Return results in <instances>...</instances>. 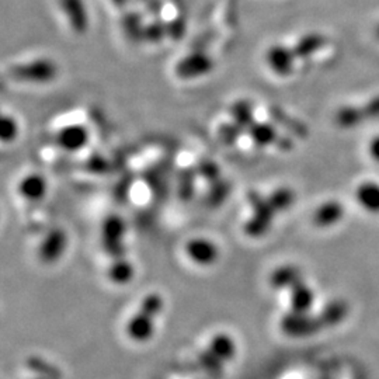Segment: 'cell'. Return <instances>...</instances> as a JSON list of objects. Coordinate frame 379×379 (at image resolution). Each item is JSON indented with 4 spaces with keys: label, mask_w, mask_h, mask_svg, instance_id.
Segmentation results:
<instances>
[{
    "label": "cell",
    "mask_w": 379,
    "mask_h": 379,
    "mask_svg": "<svg viewBox=\"0 0 379 379\" xmlns=\"http://www.w3.org/2000/svg\"><path fill=\"white\" fill-rule=\"evenodd\" d=\"M326 42H328V39L325 35H322L319 32H309V34L301 37L297 41V44L293 46V49H294L297 59H307L311 55L321 51L326 45Z\"/></svg>",
    "instance_id": "16"
},
{
    "label": "cell",
    "mask_w": 379,
    "mask_h": 379,
    "mask_svg": "<svg viewBox=\"0 0 379 379\" xmlns=\"http://www.w3.org/2000/svg\"><path fill=\"white\" fill-rule=\"evenodd\" d=\"M288 291H290L291 312L309 314V311L312 309L314 302H315V293L305 283V280H301L294 287H291Z\"/></svg>",
    "instance_id": "11"
},
{
    "label": "cell",
    "mask_w": 379,
    "mask_h": 379,
    "mask_svg": "<svg viewBox=\"0 0 379 379\" xmlns=\"http://www.w3.org/2000/svg\"><path fill=\"white\" fill-rule=\"evenodd\" d=\"M250 205L253 210V217L246 222V233L252 238H260L270 229L278 211L270 198H263L256 194L250 195Z\"/></svg>",
    "instance_id": "4"
},
{
    "label": "cell",
    "mask_w": 379,
    "mask_h": 379,
    "mask_svg": "<svg viewBox=\"0 0 379 379\" xmlns=\"http://www.w3.org/2000/svg\"><path fill=\"white\" fill-rule=\"evenodd\" d=\"M18 194L28 201L41 200L46 194L45 179L37 173L25 176L18 184Z\"/></svg>",
    "instance_id": "15"
},
{
    "label": "cell",
    "mask_w": 379,
    "mask_h": 379,
    "mask_svg": "<svg viewBox=\"0 0 379 379\" xmlns=\"http://www.w3.org/2000/svg\"><path fill=\"white\" fill-rule=\"evenodd\" d=\"M63 249H65V235L62 232L56 231L48 236L46 242H44V245L39 250V255H41L42 260L52 262L56 257H59V255L63 252Z\"/></svg>",
    "instance_id": "21"
},
{
    "label": "cell",
    "mask_w": 379,
    "mask_h": 379,
    "mask_svg": "<svg viewBox=\"0 0 379 379\" xmlns=\"http://www.w3.org/2000/svg\"><path fill=\"white\" fill-rule=\"evenodd\" d=\"M122 23H124V25H125V30H127V32L129 34V35H132V37H135V38H138V39H143V25L141 24L142 21H141V17L135 13H132V14H129V15H127L124 20H122Z\"/></svg>",
    "instance_id": "25"
},
{
    "label": "cell",
    "mask_w": 379,
    "mask_h": 379,
    "mask_svg": "<svg viewBox=\"0 0 379 379\" xmlns=\"http://www.w3.org/2000/svg\"><path fill=\"white\" fill-rule=\"evenodd\" d=\"M184 250L187 257L193 263L203 267L212 266L219 257L218 246L211 239L207 238H195L188 240Z\"/></svg>",
    "instance_id": "7"
},
{
    "label": "cell",
    "mask_w": 379,
    "mask_h": 379,
    "mask_svg": "<svg viewBox=\"0 0 379 379\" xmlns=\"http://www.w3.org/2000/svg\"><path fill=\"white\" fill-rule=\"evenodd\" d=\"M18 136V122L13 115L3 114L0 125V138L3 143H10Z\"/></svg>",
    "instance_id": "22"
},
{
    "label": "cell",
    "mask_w": 379,
    "mask_h": 379,
    "mask_svg": "<svg viewBox=\"0 0 379 379\" xmlns=\"http://www.w3.org/2000/svg\"><path fill=\"white\" fill-rule=\"evenodd\" d=\"M323 328L319 316L309 314L290 312L281 319V329L291 338H308L318 333Z\"/></svg>",
    "instance_id": "5"
},
{
    "label": "cell",
    "mask_w": 379,
    "mask_h": 379,
    "mask_svg": "<svg viewBox=\"0 0 379 379\" xmlns=\"http://www.w3.org/2000/svg\"><path fill=\"white\" fill-rule=\"evenodd\" d=\"M346 210L340 201L330 200L323 203L314 214V224L318 228H332L345 218Z\"/></svg>",
    "instance_id": "10"
},
{
    "label": "cell",
    "mask_w": 379,
    "mask_h": 379,
    "mask_svg": "<svg viewBox=\"0 0 379 379\" xmlns=\"http://www.w3.org/2000/svg\"><path fill=\"white\" fill-rule=\"evenodd\" d=\"M349 314V305L345 301H332L321 312L319 319L325 326H336L346 319Z\"/></svg>",
    "instance_id": "20"
},
{
    "label": "cell",
    "mask_w": 379,
    "mask_h": 379,
    "mask_svg": "<svg viewBox=\"0 0 379 379\" xmlns=\"http://www.w3.org/2000/svg\"><path fill=\"white\" fill-rule=\"evenodd\" d=\"M231 117L235 124H238L243 131H246L255 120V105L248 98H239L231 105Z\"/></svg>",
    "instance_id": "18"
},
{
    "label": "cell",
    "mask_w": 379,
    "mask_h": 379,
    "mask_svg": "<svg viewBox=\"0 0 379 379\" xmlns=\"http://www.w3.org/2000/svg\"><path fill=\"white\" fill-rule=\"evenodd\" d=\"M304 280L302 271L293 264L278 267L271 276V285L277 290H290L297 283Z\"/></svg>",
    "instance_id": "17"
},
{
    "label": "cell",
    "mask_w": 379,
    "mask_h": 379,
    "mask_svg": "<svg viewBox=\"0 0 379 379\" xmlns=\"http://www.w3.org/2000/svg\"><path fill=\"white\" fill-rule=\"evenodd\" d=\"M377 37H378L379 38V25H378V28H377Z\"/></svg>",
    "instance_id": "30"
},
{
    "label": "cell",
    "mask_w": 379,
    "mask_h": 379,
    "mask_svg": "<svg viewBox=\"0 0 379 379\" xmlns=\"http://www.w3.org/2000/svg\"><path fill=\"white\" fill-rule=\"evenodd\" d=\"M59 7L73 32L83 35L89 31L90 20L84 0H59Z\"/></svg>",
    "instance_id": "8"
},
{
    "label": "cell",
    "mask_w": 379,
    "mask_h": 379,
    "mask_svg": "<svg viewBox=\"0 0 379 379\" xmlns=\"http://www.w3.org/2000/svg\"><path fill=\"white\" fill-rule=\"evenodd\" d=\"M215 68L214 59L204 51H193L174 65V75L180 80H195L210 75Z\"/></svg>",
    "instance_id": "3"
},
{
    "label": "cell",
    "mask_w": 379,
    "mask_h": 379,
    "mask_svg": "<svg viewBox=\"0 0 379 379\" xmlns=\"http://www.w3.org/2000/svg\"><path fill=\"white\" fill-rule=\"evenodd\" d=\"M208 352L215 359V361L221 366L225 361H229L233 359L236 353V345L231 336L221 333V335L214 336V339L210 343Z\"/></svg>",
    "instance_id": "14"
},
{
    "label": "cell",
    "mask_w": 379,
    "mask_h": 379,
    "mask_svg": "<svg viewBox=\"0 0 379 379\" xmlns=\"http://www.w3.org/2000/svg\"><path fill=\"white\" fill-rule=\"evenodd\" d=\"M10 76L28 84H48L59 76V66L51 58H37L15 63L8 69Z\"/></svg>",
    "instance_id": "2"
},
{
    "label": "cell",
    "mask_w": 379,
    "mask_h": 379,
    "mask_svg": "<svg viewBox=\"0 0 379 379\" xmlns=\"http://www.w3.org/2000/svg\"><path fill=\"white\" fill-rule=\"evenodd\" d=\"M167 34V28L162 21H152L143 28V41L160 42Z\"/></svg>",
    "instance_id": "24"
},
{
    "label": "cell",
    "mask_w": 379,
    "mask_h": 379,
    "mask_svg": "<svg viewBox=\"0 0 379 379\" xmlns=\"http://www.w3.org/2000/svg\"><path fill=\"white\" fill-rule=\"evenodd\" d=\"M363 111H364L367 120L379 118V96L373 97L366 105H363Z\"/></svg>",
    "instance_id": "26"
},
{
    "label": "cell",
    "mask_w": 379,
    "mask_h": 379,
    "mask_svg": "<svg viewBox=\"0 0 379 379\" xmlns=\"http://www.w3.org/2000/svg\"><path fill=\"white\" fill-rule=\"evenodd\" d=\"M356 200L367 212L379 214V183L364 181L356 188Z\"/></svg>",
    "instance_id": "13"
},
{
    "label": "cell",
    "mask_w": 379,
    "mask_h": 379,
    "mask_svg": "<svg viewBox=\"0 0 379 379\" xmlns=\"http://www.w3.org/2000/svg\"><path fill=\"white\" fill-rule=\"evenodd\" d=\"M366 120L367 118L363 111V107H356V105H345L339 108L335 115L336 124L345 129L356 128L361 125V122H364Z\"/></svg>",
    "instance_id": "19"
},
{
    "label": "cell",
    "mask_w": 379,
    "mask_h": 379,
    "mask_svg": "<svg viewBox=\"0 0 379 379\" xmlns=\"http://www.w3.org/2000/svg\"><path fill=\"white\" fill-rule=\"evenodd\" d=\"M37 379H49V378H46V377H44V375H39V374H38V378Z\"/></svg>",
    "instance_id": "29"
},
{
    "label": "cell",
    "mask_w": 379,
    "mask_h": 379,
    "mask_svg": "<svg viewBox=\"0 0 379 379\" xmlns=\"http://www.w3.org/2000/svg\"><path fill=\"white\" fill-rule=\"evenodd\" d=\"M163 309V300L159 294H149L143 298L138 312L127 323V335L136 343H145L155 335V319Z\"/></svg>",
    "instance_id": "1"
},
{
    "label": "cell",
    "mask_w": 379,
    "mask_h": 379,
    "mask_svg": "<svg viewBox=\"0 0 379 379\" xmlns=\"http://www.w3.org/2000/svg\"><path fill=\"white\" fill-rule=\"evenodd\" d=\"M368 152H370V156L379 163V135L375 136L371 142H370V146H368Z\"/></svg>",
    "instance_id": "27"
},
{
    "label": "cell",
    "mask_w": 379,
    "mask_h": 379,
    "mask_svg": "<svg viewBox=\"0 0 379 379\" xmlns=\"http://www.w3.org/2000/svg\"><path fill=\"white\" fill-rule=\"evenodd\" d=\"M242 132H243V129H242L238 124H235L233 121L222 124V125L219 127V129H218V135H219L221 141H222L225 145H228V146H231V145H233L235 142H238V139L240 138Z\"/></svg>",
    "instance_id": "23"
},
{
    "label": "cell",
    "mask_w": 379,
    "mask_h": 379,
    "mask_svg": "<svg viewBox=\"0 0 379 379\" xmlns=\"http://www.w3.org/2000/svg\"><path fill=\"white\" fill-rule=\"evenodd\" d=\"M248 135L253 141V143L259 148H267L278 142V132L273 124L255 121L248 129Z\"/></svg>",
    "instance_id": "12"
},
{
    "label": "cell",
    "mask_w": 379,
    "mask_h": 379,
    "mask_svg": "<svg viewBox=\"0 0 379 379\" xmlns=\"http://www.w3.org/2000/svg\"><path fill=\"white\" fill-rule=\"evenodd\" d=\"M89 129L80 124H72L60 128L55 136L59 148L68 152H76L83 149L89 142Z\"/></svg>",
    "instance_id": "9"
},
{
    "label": "cell",
    "mask_w": 379,
    "mask_h": 379,
    "mask_svg": "<svg viewBox=\"0 0 379 379\" xmlns=\"http://www.w3.org/2000/svg\"><path fill=\"white\" fill-rule=\"evenodd\" d=\"M264 60L274 75L287 77L294 72L297 56L293 48L283 44H273L267 48L264 53Z\"/></svg>",
    "instance_id": "6"
},
{
    "label": "cell",
    "mask_w": 379,
    "mask_h": 379,
    "mask_svg": "<svg viewBox=\"0 0 379 379\" xmlns=\"http://www.w3.org/2000/svg\"><path fill=\"white\" fill-rule=\"evenodd\" d=\"M115 6H122V4H125L127 3V0H111Z\"/></svg>",
    "instance_id": "28"
}]
</instances>
